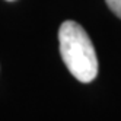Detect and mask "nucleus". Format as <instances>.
<instances>
[{"label":"nucleus","mask_w":121,"mask_h":121,"mask_svg":"<svg viewBox=\"0 0 121 121\" xmlns=\"http://www.w3.org/2000/svg\"><path fill=\"white\" fill-rule=\"evenodd\" d=\"M7 2H13V0H7Z\"/></svg>","instance_id":"nucleus-3"},{"label":"nucleus","mask_w":121,"mask_h":121,"mask_svg":"<svg viewBox=\"0 0 121 121\" xmlns=\"http://www.w3.org/2000/svg\"><path fill=\"white\" fill-rule=\"evenodd\" d=\"M58 42L69 72L82 83L92 82L98 74V58L86 31L77 22L66 21L58 29Z\"/></svg>","instance_id":"nucleus-1"},{"label":"nucleus","mask_w":121,"mask_h":121,"mask_svg":"<svg viewBox=\"0 0 121 121\" xmlns=\"http://www.w3.org/2000/svg\"><path fill=\"white\" fill-rule=\"evenodd\" d=\"M108 7L112 10V13H115L118 18L121 19V0H105Z\"/></svg>","instance_id":"nucleus-2"}]
</instances>
